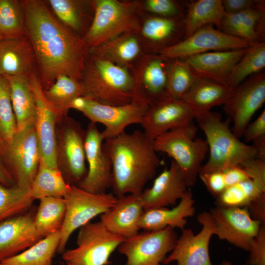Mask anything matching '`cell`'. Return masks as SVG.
Here are the masks:
<instances>
[{
	"label": "cell",
	"mask_w": 265,
	"mask_h": 265,
	"mask_svg": "<svg viewBox=\"0 0 265 265\" xmlns=\"http://www.w3.org/2000/svg\"><path fill=\"white\" fill-rule=\"evenodd\" d=\"M20 3L43 89H47L60 75L81 81L90 53L84 37L57 20L44 1L23 0Z\"/></svg>",
	"instance_id": "cell-1"
},
{
	"label": "cell",
	"mask_w": 265,
	"mask_h": 265,
	"mask_svg": "<svg viewBox=\"0 0 265 265\" xmlns=\"http://www.w3.org/2000/svg\"><path fill=\"white\" fill-rule=\"evenodd\" d=\"M153 141L144 132L135 130L103 142V150L111 162V187L116 197L128 193L139 195L155 176L161 162Z\"/></svg>",
	"instance_id": "cell-2"
},
{
	"label": "cell",
	"mask_w": 265,
	"mask_h": 265,
	"mask_svg": "<svg viewBox=\"0 0 265 265\" xmlns=\"http://www.w3.org/2000/svg\"><path fill=\"white\" fill-rule=\"evenodd\" d=\"M90 53L81 80L82 96L109 106H122L131 103L134 82L130 69Z\"/></svg>",
	"instance_id": "cell-3"
},
{
	"label": "cell",
	"mask_w": 265,
	"mask_h": 265,
	"mask_svg": "<svg viewBox=\"0 0 265 265\" xmlns=\"http://www.w3.org/2000/svg\"><path fill=\"white\" fill-rule=\"evenodd\" d=\"M195 119L206 135L210 152L209 159L202 165L199 174L223 171L257 157L253 145L242 142L233 134L229 117L223 121L219 113L209 111Z\"/></svg>",
	"instance_id": "cell-4"
},
{
	"label": "cell",
	"mask_w": 265,
	"mask_h": 265,
	"mask_svg": "<svg viewBox=\"0 0 265 265\" xmlns=\"http://www.w3.org/2000/svg\"><path fill=\"white\" fill-rule=\"evenodd\" d=\"M196 133L197 129L192 122L159 135L153 141L156 152L166 153L178 165L188 187L196 183L209 150L206 140L195 138Z\"/></svg>",
	"instance_id": "cell-5"
},
{
	"label": "cell",
	"mask_w": 265,
	"mask_h": 265,
	"mask_svg": "<svg viewBox=\"0 0 265 265\" xmlns=\"http://www.w3.org/2000/svg\"><path fill=\"white\" fill-rule=\"evenodd\" d=\"M94 4L93 20L84 37L90 50L124 33H136L140 30L136 6L132 3L97 0Z\"/></svg>",
	"instance_id": "cell-6"
},
{
	"label": "cell",
	"mask_w": 265,
	"mask_h": 265,
	"mask_svg": "<svg viewBox=\"0 0 265 265\" xmlns=\"http://www.w3.org/2000/svg\"><path fill=\"white\" fill-rule=\"evenodd\" d=\"M125 239L109 231L101 221L89 222L80 228L77 246L65 250L62 258L66 265H109L111 254Z\"/></svg>",
	"instance_id": "cell-7"
},
{
	"label": "cell",
	"mask_w": 265,
	"mask_h": 265,
	"mask_svg": "<svg viewBox=\"0 0 265 265\" xmlns=\"http://www.w3.org/2000/svg\"><path fill=\"white\" fill-rule=\"evenodd\" d=\"M64 199L66 209L57 250L60 253L65 250L71 234L76 229L106 212L114 205L117 197L111 193H92L77 186L71 185Z\"/></svg>",
	"instance_id": "cell-8"
},
{
	"label": "cell",
	"mask_w": 265,
	"mask_h": 265,
	"mask_svg": "<svg viewBox=\"0 0 265 265\" xmlns=\"http://www.w3.org/2000/svg\"><path fill=\"white\" fill-rule=\"evenodd\" d=\"M2 157L16 184L30 187L41 159L34 124L17 132Z\"/></svg>",
	"instance_id": "cell-9"
},
{
	"label": "cell",
	"mask_w": 265,
	"mask_h": 265,
	"mask_svg": "<svg viewBox=\"0 0 265 265\" xmlns=\"http://www.w3.org/2000/svg\"><path fill=\"white\" fill-rule=\"evenodd\" d=\"M177 238L174 229L170 227L145 231L126 238L118 250L126 258L124 265H160Z\"/></svg>",
	"instance_id": "cell-10"
},
{
	"label": "cell",
	"mask_w": 265,
	"mask_h": 265,
	"mask_svg": "<svg viewBox=\"0 0 265 265\" xmlns=\"http://www.w3.org/2000/svg\"><path fill=\"white\" fill-rule=\"evenodd\" d=\"M171 59L158 53L146 54L131 70L134 87L132 101L152 105L170 98L167 94L168 75Z\"/></svg>",
	"instance_id": "cell-11"
},
{
	"label": "cell",
	"mask_w": 265,
	"mask_h": 265,
	"mask_svg": "<svg viewBox=\"0 0 265 265\" xmlns=\"http://www.w3.org/2000/svg\"><path fill=\"white\" fill-rule=\"evenodd\" d=\"M251 45L244 39L207 25L179 42L159 51L157 53L169 59H184L207 52L245 49Z\"/></svg>",
	"instance_id": "cell-12"
},
{
	"label": "cell",
	"mask_w": 265,
	"mask_h": 265,
	"mask_svg": "<svg viewBox=\"0 0 265 265\" xmlns=\"http://www.w3.org/2000/svg\"><path fill=\"white\" fill-rule=\"evenodd\" d=\"M56 137L58 167L62 166L68 183L78 186L87 172L84 149L86 131L73 119L65 116Z\"/></svg>",
	"instance_id": "cell-13"
},
{
	"label": "cell",
	"mask_w": 265,
	"mask_h": 265,
	"mask_svg": "<svg viewBox=\"0 0 265 265\" xmlns=\"http://www.w3.org/2000/svg\"><path fill=\"white\" fill-rule=\"evenodd\" d=\"M265 102V74L260 72L240 84L223 105V110L233 122L231 131L238 138L255 112Z\"/></svg>",
	"instance_id": "cell-14"
},
{
	"label": "cell",
	"mask_w": 265,
	"mask_h": 265,
	"mask_svg": "<svg viewBox=\"0 0 265 265\" xmlns=\"http://www.w3.org/2000/svg\"><path fill=\"white\" fill-rule=\"evenodd\" d=\"M86 98V105L80 112L91 123H99L105 126L101 132L104 140L125 133L129 125H141L150 107L147 103L134 101L122 106H109Z\"/></svg>",
	"instance_id": "cell-15"
},
{
	"label": "cell",
	"mask_w": 265,
	"mask_h": 265,
	"mask_svg": "<svg viewBox=\"0 0 265 265\" xmlns=\"http://www.w3.org/2000/svg\"><path fill=\"white\" fill-rule=\"evenodd\" d=\"M28 77L36 102V117L34 126L41 159L48 166L59 168L57 160L56 124L64 116L45 98L39 77L35 72Z\"/></svg>",
	"instance_id": "cell-16"
},
{
	"label": "cell",
	"mask_w": 265,
	"mask_h": 265,
	"mask_svg": "<svg viewBox=\"0 0 265 265\" xmlns=\"http://www.w3.org/2000/svg\"><path fill=\"white\" fill-rule=\"evenodd\" d=\"M209 212L214 225V235L220 239L249 251L262 225L251 217L247 208L216 206Z\"/></svg>",
	"instance_id": "cell-17"
},
{
	"label": "cell",
	"mask_w": 265,
	"mask_h": 265,
	"mask_svg": "<svg viewBox=\"0 0 265 265\" xmlns=\"http://www.w3.org/2000/svg\"><path fill=\"white\" fill-rule=\"evenodd\" d=\"M197 219L202 226L201 230L195 235L190 229L182 230L181 235L164 259L163 264L175 261L177 265H212L209 244L215 233L214 223L209 212L199 213Z\"/></svg>",
	"instance_id": "cell-18"
},
{
	"label": "cell",
	"mask_w": 265,
	"mask_h": 265,
	"mask_svg": "<svg viewBox=\"0 0 265 265\" xmlns=\"http://www.w3.org/2000/svg\"><path fill=\"white\" fill-rule=\"evenodd\" d=\"M104 140L96 124L91 122L86 131L84 140L87 172L77 186L94 194L106 193L112 184L111 162L103 150Z\"/></svg>",
	"instance_id": "cell-19"
},
{
	"label": "cell",
	"mask_w": 265,
	"mask_h": 265,
	"mask_svg": "<svg viewBox=\"0 0 265 265\" xmlns=\"http://www.w3.org/2000/svg\"><path fill=\"white\" fill-rule=\"evenodd\" d=\"M195 115L182 99L168 98L150 106L141 125L152 141L169 131L192 122Z\"/></svg>",
	"instance_id": "cell-20"
},
{
	"label": "cell",
	"mask_w": 265,
	"mask_h": 265,
	"mask_svg": "<svg viewBox=\"0 0 265 265\" xmlns=\"http://www.w3.org/2000/svg\"><path fill=\"white\" fill-rule=\"evenodd\" d=\"M188 187L182 171L172 159L170 167L155 178L151 187L143 190L140 194L144 211L175 205Z\"/></svg>",
	"instance_id": "cell-21"
},
{
	"label": "cell",
	"mask_w": 265,
	"mask_h": 265,
	"mask_svg": "<svg viewBox=\"0 0 265 265\" xmlns=\"http://www.w3.org/2000/svg\"><path fill=\"white\" fill-rule=\"evenodd\" d=\"M42 238L34 217L20 214L0 222V263L27 249Z\"/></svg>",
	"instance_id": "cell-22"
},
{
	"label": "cell",
	"mask_w": 265,
	"mask_h": 265,
	"mask_svg": "<svg viewBox=\"0 0 265 265\" xmlns=\"http://www.w3.org/2000/svg\"><path fill=\"white\" fill-rule=\"evenodd\" d=\"M139 195L130 194L117 197L114 205L101 215L100 221L105 227L126 238L137 235L144 211Z\"/></svg>",
	"instance_id": "cell-23"
},
{
	"label": "cell",
	"mask_w": 265,
	"mask_h": 265,
	"mask_svg": "<svg viewBox=\"0 0 265 265\" xmlns=\"http://www.w3.org/2000/svg\"><path fill=\"white\" fill-rule=\"evenodd\" d=\"M247 49L210 52L182 60L197 77L227 85L230 73Z\"/></svg>",
	"instance_id": "cell-24"
},
{
	"label": "cell",
	"mask_w": 265,
	"mask_h": 265,
	"mask_svg": "<svg viewBox=\"0 0 265 265\" xmlns=\"http://www.w3.org/2000/svg\"><path fill=\"white\" fill-rule=\"evenodd\" d=\"M36 62L34 51L27 35L4 37L0 44V75L29 76Z\"/></svg>",
	"instance_id": "cell-25"
},
{
	"label": "cell",
	"mask_w": 265,
	"mask_h": 265,
	"mask_svg": "<svg viewBox=\"0 0 265 265\" xmlns=\"http://www.w3.org/2000/svg\"><path fill=\"white\" fill-rule=\"evenodd\" d=\"M194 202L192 192L187 189L179 204L171 209L162 207L145 210L139 221V227L145 231H158L167 227L182 230L187 224L186 218L195 214Z\"/></svg>",
	"instance_id": "cell-26"
},
{
	"label": "cell",
	"mask_w": 265,
	"mask_h": 265,
	"mask_svg": "<svg viewBox=\"0 0 265 265\" xmlns=\"http://www.w3.org/2000/svg\"><path fill=\"white\" fill-rule=\"evenodd\" d=\"M265 20V5L237 13H225L219 30L254 45L264 42Z\"/></svg>",
	"instance_id": "cell-27"
},
{
	"label": "cell",
	"mask_w": 265,
	"mask_h": 265,
	"mask_svg": "<svg viewBox=\"0 0 265 265\" xmlns=\"http://www.w3.org/2000/svg\"><path fill=\"white\" fill-rule=\"evenodd\" d=\"M234 90L227 84L197 77L182 100L192 110L196 118L211 111L215 106L224 105Z\"/></svg>",
	"instance_id": "cell-28"
},
{
	"label": "cell",
	"mask_w": 265,
	"mask_h": 265,
	"mask_svg": "<svg viewBox=\"0 0 265 265\" xmlns=\"http://www.w3.org/2000/svg\"><path fill=\"white\" fill-rule=\"evenodd\" d=\"M140 30L156 53L179 42L185 37L184 18L152 16L145 20Z\"/></svg>",
	"instance_id": "cell-29"
},
{
	"label": "cell",
	"mask_w": 265,
	"mask_h": 265,
	"mask_svg": "<svg viewBox=\"0 0 265 265\" xmlns=\"http://www.w3.org/2000/svg\"><path fill=\"white\" fill-rule=\"evenodd\" d=\"M5 77L9 83L17 132H19L35 124L36 105L34 92L28 76L19 75Z\"/></svg>",
	"instance_id": "cell-30"
},
{
	"label": "cell",
	"mask_w": 265,
	"mask_h": 265,
	"mask_svg": "<svg viewBox=\"0 0 265 265\" xmlns=\"http://www.w3.org/2000/svg\"><path fill=\"white\" fill-rule=\"evenodd\" d=\"M135 32L124 33L90 50L114 63L132 69L141 54V46Z\"/></svg>",
	"instance_id": "cell-31"
},
{
	"label": "cell",
	"mask_w": 265,
	"mask_h": 265,
	"mask_svg": "<svg viewBox=\"0 0 265 265\" xmlns=\"http://www.w3.org/2000/svg\"><path fill=\"white\" fill-rule=\"evenodd\" d=\"M184 18L185 38L201 27L211 24L220 29L225 14L222 0H197L186 2Z\"/></svg>",
	"instance_id": "cell-32"
},
{
	"label": "cell",
	"mask_w": 265,
	"mask_h": 265,
	"mask_svg": "<svg viewBox=\"0 0 265 265\" xmlns=\"http://www.w3.org/2000/svg\"><path fill=\"white\" fill-rule=\"evenodd\" d=\"M71 187L66 182L59 168L48 166L40 159L37 173L30 186V194L34 199L47 197L64 198Z\"/></svg>",
	"instance_id": "cell-33"
},
{
	"label": "cell",
	"mask_w": 265,
	"mask_h": 265,
	"mask_svg": "<svg viewBox=\"0 0 265 265\" xmlns=\"http://www.w3.org/2000/svg\"><path fill=\"white\" fill-rule=\"evenodd\" d=\"M60 239V230L42 238L19 254L6 259L0 265H52Z\"/></svg>",
	"instance_id": "cell-34"
},
{
	"label": "cell",
	"mask_w": 265,
	"mask_h": 265,
	"mask_svg": "<svg viewBox=\"0 0 265 265\" xmlns=\"http://www.w3.org/2000/svg\"><path fill=\"white\" fill-rule=\"evenodd\" d=\"M34 216L36 229L42 238L60 230L65 213L64 198L47 197L40 199Z\"/></svg>",
	"instance_id": "cell-35"
},
{
	"label": "cell",
	"mask_w": 265,
	"mask_h": 265,
	"mask_svg": "<svg viewBox=\"0 0 265 265\" xmlns=\"http://www.w3.org/2000/svg\"><path fill=\"white\" fill-rule=\"evenodd\" d=\"M265 194V185L249 179L227 187L215 197L216 206L247 207L253 201Z\"/></svg>",
	"instance_id": "cell-36"
},
{
	"label": "cell",
	"mask_w": 265,
	"mask_h": 265,
	"mask_svg": "<svg viewBox=\"0 0 265 265\" xmlns=\"http://www.w3.org/2000/svg\"><path fill=\"white\" fill-rule=\"evenodd\" d=\"M265 67V43L252 45L236 64L227 80L235 89L246 79L261 72Z\"/></svg>",
	"instance_id": "cell-37"
},
{
	"label": "cell",
	"mask_w": 265,
	"mask_h": 265,
	"mask_svg": "<svg viewBox=\"0 0 265 265\" xmlns=\"http://www.w3.org/2000/svg\"><path fill=\"white\" fill-rule=\"evenodd\" d=\"M83 91L81 81L65 75L58 76L47 89L43 90L45 98L63 116L66 115L73 100L82 96Z\"/></svg>",
	"instance_id": "cell-38"
},
{
	"label": "cell",
	"mask_w": 265,
	"mask_h": 265,
	"mask_svg": "<svg viewBox=\"0 0 265 265\" xmlns=\"http://www.w3.org/2000/svg\"><path fill=\"white\" fill-rule=\"evenodd\" d=\"M34 200L30 187L17 184L8 187L0 184V222L21 214Z\"/></svg>",
	"instance_id": "cell-39"
},
{
	"label": "cell",
	"mask_w": 265,
	"mask_h": 265,
	"mask_svg": "<svg viewBox=\"0 0 265 265\" xmlns=\"http://www.w3.org/2000/svg\"><path fill=\"white\" fill-rule=\"evenodd\" d=\"M197 77L185 61L171 59L168 69V95L171 98L183 99Z\"/></svg>",
	"instance_id": "cell-40"
},
{
	"label": "cell",
	"mask_w": 265,
	"mask_h": 265,
	"mask_svg": "<svg viewBox=\"0 0 265 265\" xmlns=\"http://www.w3.org/2000/svg\"><path fill=\"white\" fill-rule=\"evenodd\" d=\"M0 34L3 38L26 36L20 1L0 0Z\"/></svg>",
	"instance_id": "cell-41"
},
{
	"label": "cell",
	"mask_w": 265,
	"mask_h": 265,
	"mask_svg": "<svg viewBox=\"0 0 265 265\" xmlns=\"http://www.w3.org/2000/svg\"><path fill=\"white\" fill-rule=\"evenodd\" d=\"M17 132L9 83L6 78L0 75V136L5 147L11 141Z\"/></svg>",
	"instance_id": "cell-42"
},
{
	"label": "cell",
	"mask_w": 265,
	"mask_h": 265,
	"mask_svg": "<svg viewBox=\"0 0 265 265\" xmlns=\"http://www.w3.org/2000/svg\"><path fill=\"white\" fill-rule=\"evenodd\" d=\"M59 21L72 31H79L82 26L81 15L78 1L48 0Z\"/></svg>",
	"instance_id": "cell-43"
},
{
	"label": "cell",
	"mask_w": 265,
	"mask_h": 265,
	"mask_svg": "<svg viewBox=\"0 0 265 265\" xmlns=\"http://www.w3.org/2000/svg\"><path fill=\"white\" fill-rule=\"evenodd\" d=\"M144 7L154 15L162 17L184 18L186 13L183 6L173 0H147Z\"/></svg>",
	"instance_id": "cell-44"
},
{
	"label": "cell",
	"mask_w": 265,
	"mask_h": 265,
	"mask_svg": "<svg viewBox=\"0 0 265 265\" xmlns=\"http://www.w3.org/2000/svg\"><path fill=\"white\" fill-rule=\"evenodd\" d=\"M248 265H265V225H262L250 246Z\"/></svg>",
	"instance_id": "cell-45"
},
{
	"label": "cell",
	"mask_w": 265,
	"mask_h": 265,
	"mask_svg": "<svg viewBox=\"0 0 265 265\" xmlns=\"http://www.w3.org/2000/svg\"><path fill=\"white\" fill-rule=\"evenodd\" d=\"M199 176L208 191L215 197L228 187L223 171L199 174Z\"/></svg>",
	"instance_id": "cell-46"
},
{
	"label": "cell",
	"mask_w": 265,
	"mask_h": 265,
	"mask_svg": "<svg viewBox=\"0 0 265 265\" xmlns=\"http://www.w3.org/2000/svg\"><path fill=\"white\" fill-rule=\"evenodd\" d=\"M240 166L251 179L265 185V160L255 158L245 161Z\"/></svg>",
	"instance_id": "cell-47"
},
{
	"label": "cell",
	"mask_w": 265,
	"mask_h": 265,
	"mask_svg": "<svg viewBox=\"0 0 265 265\" xmlns=\"http://www.w3.org/2000/svg\"><path fill=\"white\" fill-rule=\"evenodd\" d=\"M225 13L233 14L265 5V1L256 0H223Z\"/></svg>",
	"instance_id": "cell-48"
},
{
	"label": "cell",
	"mask_w": 265,
	"mask_h": 265,
	"mask_svg": "<svg viewBox=\"0 0 265 265\" xmlns=\"http://www.w3.org/2000/svg\"><path fill=\"white\" fill-rule=\"evenodd\" d=\"M265 135V110L262 112L255 120L249 123L243 134L246 141H253Z\"/></svg>",
	"instance_id": "cell-49"
},
{
	"label": "cell",
	"mask_w": 265,
	"mask_h": 265,
	"mask_svg": "<svg viewBox=\"0 0 265 265\" xmlns=\"http://www.w3.org/2000/svg\"><path fill=\"white\" fill-rule=\"evenodd\" d=\"M228 187L241 181L251 179L240 165L232 166L223 170Z\"/></svg>",
	"instance_id": "cell-50"
},
{
	"label": "cell",
	"mask_w": 265,
	"mask_h": 265,
	"mask_svg": "<svg viewBox=\"0 0 265 265\" xmlns=\"http://www.w3.org/2000/svg\"><path fill=\"white\" fill-rule=\"evenodd\" d=\"M247 208L253 219L265 225V194L253 201Z\"/></svg>",
	"instance_id": "cell-51"
},
{
	"label": "cell",
	"mask_w": 265,
	"mask_h": 265,
	"mask_svg": "<svg viewBox=\"0 0 265 265\" xmlns=\"http://www.w3.org/2000/svg\"><path fill=\"white\" fill-rule=\"evenodd\" d=\"M0 184L5 186H12L15 181L7 168L3 157L0 155Z\"/></svg>",
	"instance_id": "cell-52"
},
{
	"label": "cell",
	"mask_w": 265,
	"mask_h": 265,
	"mask_svg": "<svg viewBox=\"0 0 265 265\" xmlns=\"http://www.w3.org/2000/svg\"><path fill=\"white\" fill-rule=\"evenodd\" d=\"M253 142V145L257 151V158L265 160V135L256 139Z\"/></svg>",
	"instance_id": "cell-53"
},
{
	"label": "cell",
	"mask_w": 265,
	"mask_h": 265,
	"mask_svg": "<svg viewBox=\"0 0 265 265\" xmlns=\"http://www.w3.org/2000/svg\"><path fill=\"white\" fill-rule=\"evenodd\" d=\"M86 98L83 96L77 97L71 102L70 109L73 108L81 111L86 105Z\"/></svg>",
	"instance_id": "cell-54"
},
{
	"label": "cell",
	"mask_w": 265,
	"mask_h": 265,
	"mask_svg": "<svg viewBox=\"0 0 265 265\" xmlns=\"http://www.w3.org/2000/svg\"><path fill=\"white\" fill-rule=\"evenodd\" d=\"M5 149V145L0 136V155H1L2 157L3 155Z\"/></svg>",
	"instance_id": "cell-55"
},
{
	"label": "cell",
	"mask_w": 265,
	"mask_h": 265,
	"mask_svg": "<svg viewBox=\"0 0 265 265\" xmlns=\"http://www.w3.org/2000/svg\"><path fill=\"white\" fill-rule=\"evenodd\" d=\"M219 265H233L230 262H228V261H224ZM248 265L247 264V265Z\"/></svg>",
	"instance_id": "cell-56"
},
{
	"label": "cell",
	"mask_w": 265,
	"mask_h": 265,
	"mask_svg": "<svg viewBox=\"0 0 265 265\" xmlns=\"http://www.w3.org/2000/svg\"><path fill=\"white\" fill-rule=\"evenodd\" d=\"M3 37L0 34V43H1V41L2 40V39H3Z\"/></svg>",
	"instance_id": "cell-57"
}]
</instances>
